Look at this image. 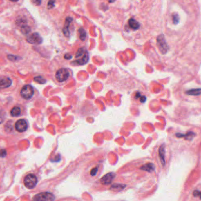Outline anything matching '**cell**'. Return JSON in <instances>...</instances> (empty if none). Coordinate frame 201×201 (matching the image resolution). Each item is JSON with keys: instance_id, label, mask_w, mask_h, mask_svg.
<instances>
[{"instance_id": "cell-33", "label": "cell", "mask_w": 201, "mask_h": 201, "mask_svg": "<svg viewBox=\"0 0 201 201\" xmlns=\"http://www.w3.org/2000/svg\"><path fill=\"white\" fill-rule=\"evenodd\" d=\"M116 1V0H109V3H113L114 2H115Z\"/></svg>"}, {"instance_id": "cell-25", "label": "cell", "mask_w": 201, "mask_h": 201, "mask_svg": "<svg viewBox=\"0 0 201 201\" xmlns=\"http://www.w3.org/2000/svg\"><path fill=\"white\" fill-rule=\"evenodd\" d=\"M125 186V185H114L113 186H112L111 187V189H118V191H121L122 190Z\"/></svg>"}, {"instance_id": "cell-27", "label": "cell", "mask_w": 201, "mask_h": 201, "mask_svg": "<svg viewBox=\"0 0 201 201\" xmlns=\"http://www.w3.org/2000/svg\"><path fill=\"white\" fill-rule=\"evenodd\" d=\"M7 155V152L4 149H1L0 150V157L1 158H4Z\"/></svg>"}, {"instance_id": "cell-17", "label": "cell", "mask_w": 201, "mask_h": 201, "mask_svg": "<svg viewBox=\"0 0 201 201\" xmlns=\"http://www.w3.org/2000/svg\"><path fill=\"white\" fill-rule=\"evenodd\" d=\"M154 169H155V166H154V165L153 164H151V163L146 164L143 165L141 168V169L148 171L149 172H151L153 171L154 170Z\"/></svg>"}, {"instance_id": "cell-9", "label": "cell", "mask_w": 201, "mask_h": 201, "mask_svg": "<svg viewBox=\"0 0 201 201\" xmlns=\"http://www.w3.org/2000/svg\"><path fill=\"white\" fill-rule=\"evenodd\" d=\"M12 84V80L7 77H0V90L9 88Z\"/></svg>"}, {"instance_id": "cell-6", "label": "cell", "mask_w": 201, "mask_h": 201, "mask_svg": "<svg viewBox=\"0 0 201 201\" xmlns=\"http://www.w3.org/2000/svg\"><path fill=\"white\" fill-rule=\"evenodd\" d=\"M70 73L66 68H61L57 71L55 74L56 79L58 82H64L68 78Z\"/></svg>"}, {"instance_id": "cell-19", "label": "cell", "mask_w": 201, "mask_h": 201, "mask_svg": "<svg viewBox=\"0 0 201 201\" xmlns=\"http://www.w3.org/2000/svg\"><path fill=\"white\" fill-rule=\"evenodd\" d=\"M79 38L82 41H85L86 38V31H85L84 29L82 28H79Z\"/></svg>"}, {"instance_id": "cell-7", "label": "cell", "mask_w": 201, "mask_h": 201, "mask_svg": "<svg viewBox=\"0 0 201 201\" xmlns=\"http://www.w3.org/2000/svg\"><path fill=\"white\" fill-rule=\"evenodd\" d=\"M15 128L19 132H24L28 129V122L24 119H20L15 122Z\"/></svg>"}, {"instance_id": "cell-12", "label": "cell", "mask_w": 201, "mask_h": 201, "mask_svg": "<svg viewBox=\"0 0 201 201\" xmlns=\"http://www.w3.org/2000/svg\"><path fill=\"white\" fill-rule=\"evenodd\" d=\"M159 156L161 160V162L163 166L165 165V145H162L159 149Z\"/></svg>"}, {"instance_id": "cell-18", "label": "cell", "mask_w": 201, "mask_h": 201, "mask_svg": "<svg viewBox=\"0 0 201 201\" xmlns=\"http://www.w3.org/2000/svg\"><path fill=\"white\" fill-rule=\"evenodd\" d=\"M20 31L23 34L27 35L31 31V28L28 25H26V26H22L20 28Z\"/></svg>"}, {"instance_id": "cell-22", "label": "cell", "mask_w": 201, "mask_h": 201, "mask_svg": "<svg viewBox=\"0 0 201 201\" xmlns=\"http://www.w3.org/2000/svg\"><path fill=\"white\" fill-rule=\"evenodd\" d=\"M34 81L40 84H43L46 82V80L43 77H41V76H38V77H36L34 78Z\"/></svg>"}, {"instance_id": "cell-29", "label": "cell", "mask_w": 201, "mask_h": 201, "mask_svg": "<svg viewBox=\"0 0 201 201\" xmlns=\"http://www.w3.org/2000/svg\"><path fill=\"white\" fill-rule=\"evenodd\" d=\"M97 171H98V168H93L91 171V174L92 176H95L96 175L97 173Z\"/></svg>"}, {"instance_id": "cell-4", "label": "cell", "mask_w": 201, "mask_h": 201, "mask_svg": "<svg viewBox=\"0 0 201 201\" xmlns=\"http://www.w3.org/2000/svg\"><path fill=\"white\" fill-rule=\"evenodd\" d=\"M54 195L50 192H42L35 195L32 201H54Z\"/></svg>"}, {"instance_id": "cell-5", "label": "cell", "mask_w": 201, "mask_h": 201, "mask_svg": "<svg viewBox=\"0 0 201 201\" xmlns=\"http://www.w3.org/2000/svg\"><path fill=\"white\" fill-rule=\"evenodd\" d=\"M157 46L159 48V50L162 54H166L168 47L165 40V37L163 34L160 35L157 38Z\"/></svg>"}, {"instance_id": "cell-21", "label": "cell", "mask_w": 201, "mask_h": 201, "mask_svg": "<svg viewBox=\"0 0 201 201\" xmlns=\"http://www.w3.org/2000/svg\"><path fill=\"white\" fill-rule=\"evenodd\" d=\"M6 112L4 110L0 109V124H1L6 119Z\"/></svg>"}, {"instance_id": "cell-32", "label": "cell", "mask_w": 201, "mask_h": 201, "mask_svg": "<svg viewBox=\"0 0 201 201\" xmlns=\"http://www.w3.org/2000/svg\"><path fill=\"white\" fill-rule=\"evenodd\" d=\"M146 98L145 96H141V99H140V101L141 102H145L146 101Z\"/></svg>"}, {"instance_id": "cell-26", "label": "cell", "mask_w": 201, "mask_h": 201, "mask_svg": "<svg viewBox=\"0 0 201 201\" xmlns=\"http://www.w3.org/2000/svg\"><path fill=\"white\" fill-rule=\"evenodd\" d=\"M55 6V0H50L48 3V8L51 10Z\"/></svg>"}, {"instance_id": "cell-30", "label": "cell", "mask_w": 201, "mask_h": 201, "mask_svg": "<svg viewBox=\"0 0 201 201\" xmlns=\"http://www.w3.org/2000/svg\"><path fill=\"white\" fill-rule=\"evenodd\" d=\"M32 3L36 6H39L41 4V0H32Z\"/></svg>"}, {"instance_id": "cell-8", "label": "cell", "mask_w": 201, "mask_h": 201, "mask_svg": "<svg viewBox=\"0 0 201 201\" xmlns=\"http://www.w3.org/2000/svg\"><path fill=\"white\" fill-rule=\"evenodd\" d=\"M27 41L30 44L39 45L42 42V38L38 33L34 32L27 37Z\"/></svg>"}, {"instance_id": "cell-24", "label": "cell", "mask_w": 201, "mask_h": 201, "mask_svg": "<svg viewBox=\"0 0 201 201\" xmlns=\"http://www.w3.org/2000/svg\"><path fill=\"white\" fill-rule=\"evenodd\" d=\"M179 21H180V18H179V15L177 14H175L173 15V22L174 24H177Z\"/></svg>"}, {"instance_id": "cell-3", "label": "cell", "mask_w": 201, "mask_h": 201, "mask_svg": "<svg viewBox=\"0 0 201 201\" xmlns=\"http://www.w3.org/2000/svg\"><path fill=\"white\" fill-rule=\"evenodd\" d=\"M37 178L34 174L30 173L27 175L24 180V184L26 188L28 189H32L35 187L37 184Z\"/></svg>"}, {"instance_id": "cell-10", "label": "cell", "mask_w": 201, "mask_h": 201, "mask_svg": "<svg viewBox=\"0 0 201 201\" xmlns=\"http://www.w3.org/2000/svg\"><path fill=\"white\" fill-rule=\"evenodd\" d=\"M115 176V174L114 173H113V172L108 173L101 179L100 182L102 184L108 185L113 181Z\"/></svg>"}, {"instance_id": "cell-23", "label": "cell", "mask_w": 201, "mask_h": 201, "mask_svg": "<svg viewBox=\"0 0 201 201\" xmlns=\"http://www.w3.org/2000/svg\"><path fill=\"white\" fill-rule=\"evenodd\" d=\"M62 32H63V34H64V35L66 37H69L70 35V31H69V28H65V27H64L63 29H62Z\"/></svg>"}, {"instance_id": "cell-28", "label": "cell", "mask_w": 201, "mask_h": 201, "mask_svg": "<svg viewBox=\"0 0 201 201\" xmlns=\"http://www.w3.org/2000/svg\"><path fill=\"white\" fill-rule=\"evenodd\" d=\"M193 195L195 196H198L201 199V191H195L193 192Z\"/></svg>"}, {"instance_id": "cell-20", "label": "cell", "mask_w": 201, "mask_h": 201, "mask_svg": "<svg viewBox=\"0 0 201 201\" xmlns=\"http://www.w3.org/2000/svg\"><path fill=\"white\" fill-rule=\"evenodd\" d=\"M72 21H73V18L71 17H66L65 19V24H64V27L69 28V27L72 22Z\"/></svg>"}, {"instance_id": "cell-14", "label": "cell", "mask_w": 201, "mask_h": 201, "mask_svg": "<svg viewBox=\"0 0 201 201\" xmlns=\"http://www.w3.org/2000/svg\"><path fill=\"white\" fill-rule=\"evenodd\" d=\"M128 22H129V27L133 30H138L140 27L139 22L133 18H131L129 20Z\"/></svg>"}, {"instance_id": "cell-15", "label": "cell", "mask_w": 201, "mask_h": 201, "mask_svg": "<svg viewBox=\"0 0 201 201\" xmlns=\"http://www.w3.org/2000/svg\"><path fill=\"white\" fill-rule=\"evenodd\" d=\"M186 93L189 95H193V96H198L201 94V88L197 89H192L188 90L186 92Z\"/></svg>"}, {"instance_id": "cell-2", "label": "cell", "mask_w": 201, "mask_h": 201, "mask_svg": "<svg viewBox=\"0 0 201 201\" xmlns=\"http://www.w3.org/2000/svg\"><path fill=\"white\" fill-rule=\"evenodd\" d=\"M20 94L21 97L24 99L29 100L34 95V88L30 85H26L22 88Z\"/></svg>"}, {"instance_id": "cell-34", "label": "cell", "mask_w": 201, "mask_h": 201, "mask_svg": "<svg viewBox=\"0 0 201 201\" xmlns=\"http://www.w3.org/2000/svg\"><path fill=\"white\" fill-rule=\"evenodd\" d=\"M10 1H11L12 2H17V1H19V0H10Z\"/></svg>"}, {"instance_id": "cell-11", "label": "cell", "mask_w": 201, "mask_h": 201, "mask_svg": "<svg viewBox=\"0 0 201 201\" xmlns=\"http://www.w3.org/2000/svg\"><path fill=\"white\" fill-rule=\"evenodd\" d=\"M176 137L180 138H181L182 137H184L185 138V140H192L196 136V134H195V133H194L192 131H190V132H188L186 134H185V135H184V134H182L181 133H177L176 134Z\"/></svg>"}, {"instance_id": "cell-16", "label": "cell", "mask_w": 201, "mask_h": 201, "mask_svg": "<svg viewBox=\"0 0 201 201\" xmlns=\"http://www.w3.org/2000/svg\"><path fill=\"white\" fill-rule=\"evenodd\" d=\"M27 19L22 17L18 18L16 21V24L18 26V27H19L20 28L22 26L27 25Z\"/></svg>"}, {"instance_id": "cell-13", "label": "cell", "mask_w": 201, "mask_h": 201, "mask_svg": "<svg viewBox=\"0 0 201 201\" xmlns=\"http://www.w3.org/2000/svg\"><path fill=\"white\" fill-rule=\"evenodd\" d=\"M10 114L13 117H18L21 114V109L19 107L15 106L12 108L10 111Z\"/></svg>"}, {"instance_id": "cell-31", "label": "cell", "mask_w": 201, "mask_h": 201, "mask_svg": "<svg viewBox=\"0 0 201 201\" xmlns=\"http://www.w3.org/2000/svg\"><path fill=\"white\" fill-rule=\"evenodd\" d=\"M64 58H65V59H71L72 58V55H70V54H66V55H65V56H64Z\"/></svg>"}, {"instance_id": "cell-1", "label": "cell", "mask_w": 201, "mask_h": 201, "mask_svg": "<svg viewBox=\"0 0 201 201\" xmlns=\"http://www.w3.org/2000/svg\"><path fill=\"white\" fill-rule=\"evenodd\" d=\"M75 59L73 64H76L78 65H82L88 62L89 54L85 48H81L78 50L75 55Z\"/></svg>"}]
</instances>
